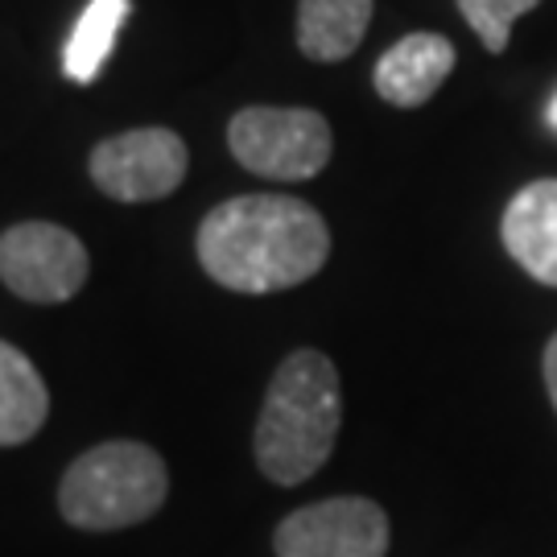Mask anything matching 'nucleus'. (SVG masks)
<instances>
[{"mask_svg": "<svg viewBox=\"0 0 557 557\" xmlns=\"http://www.w3.org/2000/svg\"><path fill=\"white\" fill-rule=\"evenodd\" d=\"M195 252L215 285L260 298L322 273L331 227L294 195H236L202 215Z\"/></svg>", "mask_w": 557, "mask_h": 557, "instance_id": "nucleus-1", "label": "nucleus"}, {"mask_svg": "<svg viewBox=\"0 0 557 557\" xmlns=\"http://www.w3.org/2000/svg\"><path fill=\"white\" fill-rule=\"evenodd\" d=\"M462 21L475 29V38L483 41L487 54H504L508 38H512V25L524 13H533L541 0H455Z\"/></svg>", "mask_w": 557, "mask_h": 557, "instance_id": "nucleus-13", "label": "nucleus"}, {"mask_svg": "<svg viewBox=\"0 0 557 557\" xmlns=\"http://www.w3.org/2000/svg\"><path fill=\"white\" fill-rule=\"evenodd\" d=\"M190 170V153L186 140L165 128V124H149V128H128L116 137H103L91 158H87V174L100 186V195L116 202H158L170 199L186 182Z\"/></svg>", "mask_w": 557, "mask_h": 557, "instance_id": "nucleus-6", "label": "nucleus"}, {"mask_svg": "<svg viewBox=\"0 0 557 557\" xmlns=\"http://www.w3.org/2000/svg\"><path fill=\"white\" fill-rule=\"evenodd\" d=\"M232 158L269 182H310L326 170L335 153L331 120L314 108H239L227 120Z\"/></svg>", "mask_w": 557, "mask_h": 557, "instance_id": "nucleus-4", "label": "nucleus"}, {"mask_svg": "<svg viewBox=\"0 0 557 557\" xmlns=\"http://www.w3.org/2000/svg\"><path fill=\"white\" fill-rule=\"evenodd\" d=\"M170 496L165 458L133 438L100 442L79 455L59 483V512L83 533H116L158 517Z\"/></svg>", "mask_w": 557, "mask_h": 557, "instance_id": "nucleus-3", "label": "nucleus"}, {"mask_svg": "<svg viewBox=\"0 0 557 557\" xmlns=\"http://www.w3.org/2000/svg\"><path fill=\"white\" fill-rule=\"evenodd\" d=\"M499 239L529 277L557 289V178L520 186L504 207Z\"/></svg>", "mask_w": 557, "mask_h": 557, "instance_id": "nucleus-9", "label": "nucleus"}, {"mask_svg": "<svg viewBox=\"0 0 557 557\" xmlns=\"http://www.w3.org/2000/svg\"><path fill=\"white\" fill-rule=\"evenodd\" d=\"M343 425V388L331 356L298 347L277 363L260 405L252 455L264 479L298 487L331 458Z\"/></svg>", "mask_w": 557, "mask_h": 557, "instance_id": "nucleus-2", "label": "nucleus"}, {"mask_svg": "<svg viewBox=\"0 0 557 557\" xmlns=\"http://www.w3.org/2000/svg\"><path fill=\"white\" fill-rule=\"evenodd\" d=\"M541 372H545V388H549V400L557 409V335L545 343V359H541Z\"/></svg>", "mask_w": 557, "mask_h": 557, "instance_id": "nucleus-14", "label": "nucleus"}, {"mask_svg": "<svg viewBox=\"0 0 557 557\" xmlns=\"http://www.w3.org/2000/svg\"><path fill=\"white\" fill-rule=\"evenodd\" d=\"M388 517L368 496H331L306 504L277 524V557H384L388 554Z\"/></svg>", "mask_w": 557, "mask_h": 557, "instance_id": "nucleus-7", "label": "nucleus"}, {"mask_svg": "<svg viewBox=\"0 0 557 557\" xmlns=\"http://www.w3.org/2000/svg\"><path fill=\"white\" fill-rule=\"evenodd\" d=\"M50 418V388L34 359L0 338V446H25Z\"/></svg>", "mask_w": 557, "mask_h": 557, "instance_id": "nucleus-11", "label": "nucleus"}, {"mask_svg": "<svg viewBox=\"0 0 557 557\" xmlns=\"http://www.w3.org/2000/svg\"><path fill=\"white\" fill-rule=\"evenodd\" d=\"M133 0H91L79 13L71 38H66V50H62V71L66 79L75 83H91L103 71V62L112 54V46L120 38V25L128 17Z\"/></svg>", "mask_w": 557, "mask_h": 557, "instance_id": "nucleus-12", "label": "nucleus"}, {"mask_svg": "<svg viewBox=\"0 0 557 557\" xmlns=\"http://www.w3.org/2000/svg\"><path fill=\"white\" fill-rule=\"evenodd\" d=\"M376 0H298V50L310 62L351 59L372 25Z\"/></svg>", "mask_w": 557, "mask_h": 557, "instance_id": "nucleus-10", "label": "nucleus"}, {"mask_svg": "<svg viewBox=\"0 0 557 557\" xmlns=\"http://www.w3.org/2000/svg\"><path fill=\"white\" fill-rule=\"evenodd\" d=\"M545 116H549V124L557 128V91H554V100H549V108H545Z\"/></svg>", "mask_w": 557, "mask_h": 557, "instance_id": "nucleus-15", "label": "nucleus"}, {"mask_svg": "<svg viewBox=\"0 0 557 557\" xmlns=\"http://www.w3.org/2000/svg\"><path fill=\"white\" fill-rule=\"evenodd\" d=\"M91 277L83 239L62 223L25 220L0 232V281L34 306H62Z\"/></svg>", "mask_w": 557, "mask_h": 557, "instance_id": "nucleus-5", "label": "nucleus"}, {"mask_svg": "<svg viewBox=\"0 0 557 557\" xmlns=\"http://www.w3.org/2000/svg\"><path fill=\"white\" fill-rule=\"evenodd\" d=\"M455 62V41L446 34H434V29L405 34L376 59V71H372L376 96L393 108H421L438 96V87L450 79Z\"/></svg>", "mask_w": 557, "mask_h": 557, "instance_id": "nucleus-8", "label": "nucleus"}]
</instances>
